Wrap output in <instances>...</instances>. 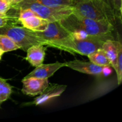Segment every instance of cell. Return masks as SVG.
<instances>
[{"instance_id": "obj_14", "label": "cell", "mask_w": 122, "mask_h": 122, "mask_svg": "<svg viewBox=\"0 0 122 122\" xmlns=\"http://www.w3.org/2000/svg\"><path fill=\"white\" fill-rule=\"evenodd\" d=\"M87 56L89 61L96 65L112 67L110 63L102 48L98 49L97 50L89 54Z\"/></svg>"}, {"instance_id": "obj_6", "label": "cell", "mask_w": 122, "mask_h": 122, "mask_svg": "<svg viewBox=\"0 0 122 122\" xmlns=\"http://www.w3.org/2000/svg\"><path fill=\"white\" fill-rule=\"evenodd\" d=\"M66 67L70 68L75 71L87 75H95V76H103L108 75L112 73L111 67L100 66L93 63L84 61L75 60L64 62Z\"/></svg>"}, {"instance_id": "obj_4", "label": "cell", "mask_w": 122, "mask_h": 122, "mask_svg": "<svg viewBox=\"0 0 122 122\" xmlns=\"http://www.w3.org/2000/svg\"><path fill=\"white\" fill-rule=\"evenodd\" d=\"M0 34L11 38L20 49L26 52L30 46L34 45H46V41L36 35L34 31L17 25H8L0 28Z\"/></svg>"}, {"instance_id": "obj_9", "label": "cell", "mask_w": 122, "mask_h": 122, "mask_svg": "<svg viewBox=\"0 0 122 122\" xmlns=\"http://www.w3.org/2000/svg\"><path fill=\"white\" fill-rule=\"evenodd\" d=\"M67 86L65 85L60 84H51L47 87L46 89L42 94L38 95L33 101L26 104V105H39L44 104L48 102L52 99L61 96L63 92L66 91Z\"/></svg>"}, {"instance_id": "obj_20", "label": "cell", "mask_w": 122, "mask_h": 122, "mask_svg": "<svg viewBox=\"0 0 122 122\" xmlns=\"http://www.w3.org/2000/svg\"><path fill=\"white\" fill-rule=\"evenodd\" d=\"M11 6L9 0H0V14H7Z\"/></svg>"}, {"instance_id": "obj_5", "label": "cell", "mask_w": 122, "mask_h": 122, "mask_svg": "<svg viewBox=\"0 0 122 122\" xmlns=\"http://www.w3.org/2000/svg\"><path fill=\"white\" fill-rule=\"evenodd\" d=\"M11 8L15 9L29 8L38 16L48 20L49 22L60 21L73 11L72 7H52L35 2H21L11 6Z\"/></svg>"}, {"instance_id": "obj_19", "label": "cell", "mask_w": 122, "mask_h": 122, "mask_svg": "<svg viewBox=\"0 0 122 122\" xmlns=\"http://www.w3.org/2000/svg\"><path fill=\"white\" fill-rule=\"evenodd\" d=\"M20 23L18 17L11 14H0V28L8 25H17Z\"/></svg>"}, {"instance_id": "obj_17", "label": "cell", "mask_w": 122, "mask_h": 122, "mask_svg": "<svg viewBox=\"0 0 122 122\" xmlns=\"http://www.w3.org/2000/svg\"><path fill=\"white\" fill-rule=\"evenodd\" d=\"M0 49L4 52H7L15 51L20 48L9 36L0 34Z\"/></svg>"}, {"instance_id": "obj_11", "label": "cell", "mask_w": 122, "mask_h": 122, "mask_svg": "<svg viewBox=\"0 0 122 122\" xmlns=\"http://www.w3.org/2000/svg\"><path fill=\"white\" fill-rule=\"evenodd\" d=\"M47 46L44 45H34L30 46L26 51V60L33 67L38 66L44 62L45 51Z\"/></svg>"}, {"instance_id": "obj_1", "label": "cell", "mask_w": 122, "mask_h": 122, "mask_svg": "<svg viewBox=\"0 0 122 122\" xmlns=\"http://www.w3.org/2000/svg\"><path fill=\"white\" fill-rule=\"evenodd\" d=\"M108 39H114L112 33L100 35H85L77 36L73 35L64 39L46 43L47 47L54 48L72 54H79L88 56L102 48Z\"/></svg>"}, {"instance_id": "obj_3", "label": "cell", "mask_w": 122, "mask_h": 122, "mask_svg": "<svg viewBox=\"0 0 122 122\" xmlns=\"http://www.w3.org/2000/svg\"><path fill=\"white\" fill-rule=\"evenodd\" d=\"M59 21L68 32L77 36L111 33L115 27L108 23L84 17L74 12Z\"/></svg>"}, {"instance_id": "obj_7", "label": "cell", "mask_w": 122, "mask_h": 122, "mask_svg": "<svg viewBox=\"0 0 122 122\" xmlns=\"http://www.w3.org/2000/svg\"><path fill=\"white\" fill-rule=\"evenodd\" d=\"M34 33L38 37L45 41L46 45L48 42L60 40L71 35V33L61 25L59 21L49 22L45 30L34 31Z\"/></svg>"}, {"instance_id": "obj_24", "label": "cell", "mask_w": 122, "mask_h": 122, "mask_svg": "<svg viewBox=\"0 0 122 122\" xmlns=\"http://www.w3.org/2000/svg\"><path fill=\"white\" fill-rule=\"evenodd\" d=\"M103 1H104L105 2H107V3H108V4H110L111 6H112V7H113V6H112V2H111V0H103Z\"/></svg>"}, {"instance_id": "obj_12", "label": "cell", "mask_w": 122, "mask_h": 122, "mask_svg": "<svg viewBox=\"0 0 122 122\" xmlns=\"http://www.w3.org/2000/svg\"><path fill=\"white\" fill-rule=\"evenodd\" d=\"M23 27L32 31H42L45 29L49 21L37 15L18 19Z\"/></svg>"}, {"instance_id": "obj_15", "label": "cell", "mask_w": 122, "mask_h": 122, "mask_svg": "<svg viewBox=\"0 0 122 122\" xmlns=\"http://www.w3.org/2000/svg\"><path fill=\"white\" fill-rule=\"evenodd\" d=\"M25 2H35L52 7H72L73 0H25Z\"/></svg>"}, {"instance_id": "obj_8", "label": "cell", "mask_w": 122, "mask_h": 122, "mask_svg": "<svg viewBox=\"0 0 122 122\" xmlns=\"http://www.w3.org/2000/svg\"><path fill=\"white\" fill-rule=\"evenodd\" d=\"M23 83L21 92L29 96L40 95L49 86L48 79H41L36 77H25L21 81Z\"/></svg>"}, {"instance_id": "obj_21", "label": "cell", "mask_w": 122, "mask_h": 122, "mask_svg": "<svg viewBox=\"0 0 122 122\" xmlns=\"http://www.w3.org/2000/svg\"><path fill=\"white\" fill-rule=\"evenodd\" d=\"M112 6L116 10L118 15L122 18V0H111Z\"/></svg>"}, {"instance_id": "obj_2", "label": "cell", "mask_w": 122, "mask_h": 122, "mask_svg": "<svg viewBox=\"0 0 122 122\" xmlns=\"http://www.w3.org/2000/svg\"><path fill=\"white\" fill-rule=\"evenodd\" d=\"M74 13L96 21L110 23L115 26L122 21L115 10L103 0H73Z\"/></svg>"}, {"instance_id": "obj_10", "label": "cell", "mask_w": 122, "mask_h": 122, "mask_svg": "<svg viewBox=\"0 0 122 122\" xmlns=\"http://www.w3.org/2000/svg\"><path fill=\"white\" fill-rule=\"evenodd\" d=\"M66 67L65 63L57 61L51 64H44L36 67L35 69L25 77H36L41 79H48L53 76L54 74L60 69Z\"/></svg>"}, {"instance_id": "obj_13", "label": "cell", "mask_w": 122, "mask_h": 122, "mask_svg": "<svg viewBox=\"0 0 122 122\" xmlns=\"http://www.w3.org/2000/svg\"><path fill=\"white\" fill-rule=\"evenodd\" d=\"M107 58L110 63L112 67L116 70V60L117 54V41L114 39H108L104 42L102 46Z\"/></svg>"}, {"instance_id": "obj_16", "label": "cell", "mask_w": 122, "mask_h": 122, "mask_svg": "<svg viewBox=\"0 0 122 122\" xmlns=\"http://www.w3.org/2000/svg\"><path fill=\"white\" fill-rule=\"evenodd\" d=\"M13 86L7 82V80L0 77V108L3 102L10 98Z\"/></svg>"}, {"instance_id": "obj_22", "label": "cell", "mask_w": 122, "mask_h": 122, "mask_svg": "<svg viewBox=\"0 0 122 122\" xmlns=\"http://www.w3.org/2000/svg\"><path fill=\"white\" fill-rule=\"evenodd\" d=\"M10 1L11 4V5H15L18 4L20 3V2H23L25 0H9Z\"/></svg>"}, {"instance_id": "obj_23", "label": "cell", "mask_w": 122, "mask_h": 122, "mask_svg": "<svg viewBox=\"0 0 122 122\" xmlns=\"http://www.w3.org/2000/svg\"><path fill=\"white\" fill-rule=\"evenodd\" d=\"M4 53H5V52H4L2 50H1V49H0V61H1V59H2V56H3V54Z\"/></svg>"}, {"instance_id": "obj_18", "label": "cell", "mask_w": 122, "mask_h": 122, "mask_svg": "<svg viewBox=\"0 0 122 122\" xmlns=\"http://www.w3.org/2000/svg\"><path fill=\"white\" fill-rule=\"evenodd\" d=\"M117 54L116 60V73L117 78V84L120 85L122 82V44L120 41H117Z\"/></svg>"}]
</instances>
